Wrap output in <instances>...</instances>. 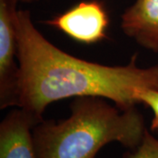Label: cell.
Here are the masks:
<instances>
[{"label": "cell", "instance_id": "6da1fadb", "mask_svg": "<svg viewBox=\"0 0 158 158\" xmlns=\"http://www.w3.org/2000/svg\"><path fill=\"white\" fill-rule=\"evenodd\" d=\"M19 66L17 107L42 118L50 104L69 98L98 97L120 109L135 107L140 88H158V66L141 68L135 55L127 64L109 66L73 56L35 27L28 11L15 18Z\"/></svg>", "mask_w": 158, "mask_h": 158}, {"label": "cell", "instance_id": "7a4b0ae2", "mask_svg": "<svg viewBox=\"0 0 158 158\" xmlns=\"http://www.w3.org/2000/svg\"><path fill=\"white\" fill-rule=\"evenodd\" d=\"M146 129L135 107L123 110L102 98L82 97L71 103L67 118L42 119L33 138L36 158H95L111 142L136 149Z\"/></svg>", "mask_w": 158, "mask_h": 158}, {"label": "cell", "instance_id": "3957f363", "mask_svg": "<svg viewBox=\"0 0 158 158\" xmlns=\"http://www.w3.org/2000/svg\"><path fill=\"white\" fill-rule=\"evenodd\" d=\"M18 0H0V108L17 107L19 66L15 18Z\"/></svg>", "mask_w": 158, "mask_h": 158}, {"label": "cell", "instance_id": "277c9868", "mask_svg": "<svg viewBox=\"0 0 158 158\" xmlns=\"http://www.w3.org/2000/svg\"><path fill=\"white\" fill-rule=\"evenodd\" d=\"M46 24L78 42L93 44L106 37L109 19L101 2L90 0L80 2Z\"/></svg>", "mask_w": 158, "mask_h": 158}, {"label": "cell", "instance_id": "5b68a950", "mask_svg": "<svg viewBox=\"0 0 158 158\" xmlns=\"http://www.w3.org/2000/svg\"><path fill=\"white\" fill-rule=\"evenodd\" d=\"M43 118L12 109L0 124V158H36L33 129Z\"/></svg>", "mask_w": 158, "mask_h": 158}, {"label": "cell", "instance_id": "8992f818", "mask_svg": "<svg viewBox=\"0 0 158 158\" xmlns=\"http://www.w3.org/2000/svg\"><path fill=\"white\" fill-rule=\"evenodd\" d=\"M120 27L139 45L158 52V0H136L122 14Z\"/></svg>", "mask_w": 158, "mask_h": 158}, {"label": "cell", "instance_id": "52a82bcc", "mask_svg": "<svg viewBox=\"0 0 158 158\" xmlns=\"http://www.w3.org/2000/svg\"><path fill=\"white\" fill-rule=\"evenodd\" d=\"M139 103H143L152 110L154 118L150 128L158 133V88H140L136 91Z\"/></svg>", "mask_w": 158, "mask_h": 158}, {"label": "cell", "instance_id": "ba28073f", "mask_svg": "<svg viewBox=\"0 0 158 158\" xmlns=\"http://www.w3.org/2000/svg\"><path fill=\"white\" fill-rule=\"evenodd\" d=\"M131 158H158V139L146 129L141 144Z\"/></svg>", "mask_w": 158, "mask_h": 158}, {"label": "cell", "instance_id": "9c48e42d", "mask_svg": "<svg viewBox=\"0 0 158 158\" xmlns=\"http://www.w3.org/2000/svg\"><path fill=\"white\" fill-rule=\"evenodd\" d=\"M19 2H31V1H34V0H18Z\"/></svg>", "mask_w": 158, "mask_h": 158}]
</instances>
